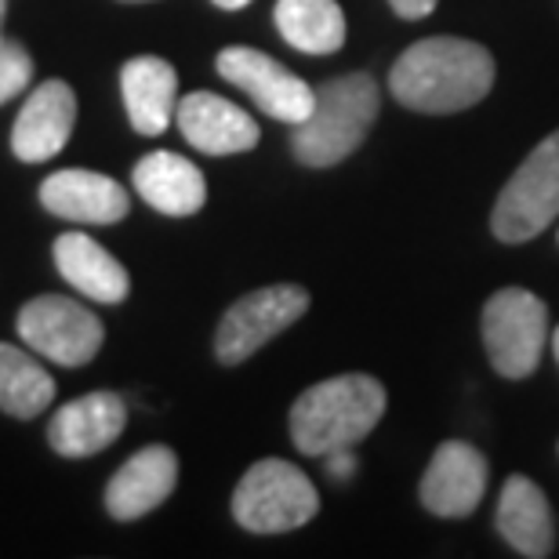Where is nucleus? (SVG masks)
I'll return each instance as SVG.
<instances>
[{"label":"nucleus","mask_w":559,"mask_h":559,"mask_svg":"<svg viewBox=\"0 0 559 559\" xmlns=\"http://www.w3.org/2000/svg\"><path fill=\"white\" fill-rule=\"evenodd\" d=\"M128 425V404L117 393H84L55 411L48 443L59 457H92L120 440Z\"/></svg>","instance_id":"nucleus-12"},{"label":"nucleus","mask_w":559,"mask_h":559,"mask_svg":"<svg viewBox=\"0 0 559 559\" xmlns=\"http://www.w3.org/2000/svg\"><path fill=\"white\" fill-rule=\"evenodd\" d=\"M276 29L295 51L334 55L345 44V15L338 0H276Z\"/></svg>","instance_id":"nucleus-20"},{"label":"nucleus","mask_w":559,"mask_h":559,"mask_svg":"<svg viewBox=\"0 0 559 559\" xmlns=\"http://www.w3.org/2000/svg\"><path fill=\"white\" fill-rule=\"evenodd\" d=\"M320 512L312 479L284 457L254 462L233 490V520L251 534L298 531Z\"/></svg>","instance_id":"nucleus-4"},{"label":"nucleus","mask_w":559,"mask_h":559,"mask_svg":"<svg viewBox=\"0 0 559 559\" xmlns=\"http://www.w3.org/2000/svg\"><path fill=\"white\" fill-rule=\"evenodd\" d=\"M487 457L473 443L447 440L436 447L432 462L421 476V506L443 520L473 516L487 495Z\"/></svg>","instance_id":"nucleus-10"},{"label":"nucleus","mask_w":559,"mask_h":559,"mask_svg":"<svg viewBox=\"0 0 559 559\" xmlns=\"http://www.w3.org/2000/svg\"><path fill=\"white\" fill-rule=\"evenodd\" d=\"M178 484V457L171 447H142L117 468L106 487V509L120 523L142 520L145 512L160 509Z\"/></svg>","instance_id":"nucleus-14"},{"label":"nucleus","mask_w":559,"mask_h":559,"mask_svg":"<svg viewBox=\"0 0 559 559\" xmlns=\"http://www.w3.org/2000/svg\"><path fill=\"white\" fill-rule=\"evenodd\" d=\"M328 473L334 476V479H349L353 473H356V454H353V447H345V451H331L328 457Z\"/></svg>","instance_id":"nucleus-23"},{"label":"nucleus","mask_w":559,"mask_h":559,"mask_svg":"<svg viewBox=\"0 0 559 559\" xmlns=\"http://www.w3.org/2000/svg\"><path fill=\"white\" fill-rule=\"evenodd\" d=\"M135 193L160 215L189 218L207 204L204 171L178 153H150L135 164Z\"/></svg>","instance_id":"nucleus-18"},{"label":"nucleus","mask_w":559,"mask_h":559,"mask_svg":"<svg viewBox=\"0 0 559 559\" xmlns=\"http://www.w3.org/2000/svg\"><path fill=\"white\" fill-rule=\"evenodd\" d=\"M4 11H8V0H0V22H4Z\"/></svg>","instance_id":"nucleus-27"},{"label":"nucleus","mask_w":559,"mask_h":559,"mask_svg":"<svg viewBox=\"0 0 559 559\" xmlns=\"http://www.w3.org/2000/svg\"><path fill=\"white\" fill-rule=\"evenodd\" d=\"M385 404V385L371 374L328 378L306 389L290 407V443L309 457L356 447L382 421Z\"/></svg>","instance_id":"nucleus-2"},{"label":"nucleus","mask_w":559,"mask_h":559,"mask_svg":"<svg viewBox=\"0 0 559 559\" xmlns=\"http://www.w3.org/2000/svg\"><path fill=\"white\" fill-rule=\"evenodd\" d=\"M215 70L222 81L240 87L262 114L284 120V124H301L312 114V103H317V87H309L298 73H290L287 66H280L273 55L259 48L233 44V48L218 51Z\"/></svg>","instance_id":"nucleus-9"},{"label":"nucleus","mask_w":559,"mask_h":559,"mask_svg":"<svg viewBox=\"0 0 559 559\" xmlns=\"http://www.w3.org/2000/svg\"><path fill=\"white\" fill-rule=\"evenodd\" d=\"M495 87V59L484 44L462 37H429L400 55L389 92L415 114H462L484 103Z\"/></svg>","instance_id":"nucleus-1"},{"label":"nucleus","mask_w":559,"mask_h":559,"mask_svg":"<svg viewBox=\"0 0 559 559\" xmlns=\"http://www.w3.org/2000/svg\"><path fill=\"white\" fill-rule=\"evenodd\" d=\"M33 81V59L29 51L15 40H0V106L19 92H26Z\"/></svg>","instance_id":"nucleus-22"},{"label":"nucleus","mask_w":559,"mask_h":559,"mask_svg":"<svg viewBox=\"0 0 559 559\" xmlns=\"http://www.w3.org/2000/svg\"><path fill=\"white\" fill-rule=\"evenodd\" d=\"M19 334L33 353L59 367L92 364L106 342V328L87 306L62 295H40L19 309Z\"/></svg>","instance_id":"nucleus-8"},{"label":"nucleus","mask_w":559,"mask_h":559,"mask_svg":"<svg viewBox=\"0 0 559 559\" xmlns=\"http://www.w3.org/2000/svg\"><path fill=\"white\" fill-rule=\"evenodd\" d=\"M559 218V131L542 139L501 186L490 233L501 243H527Z\"/></svg>","instance_id":"nucleus-5"},{"label":"nucleus","mask_w":559,"mask_h":559,"mask_svg":"<svg viewBox=\"0 0 559 559\" xmlns=\"http://www.w3.org/2000/svg\"><path fill=\"white\" fill-rule=\"evenodd\" d=\"M549 342V306L527 287H501L484 306V349L501 378H531Z\"/></svg>","instance_id":"nucleus-6"},{"label":"nucleus","mask_w":559,"mask_h":559,"mask_svg":"<svg viewBox=\"0 0 559 559\" xmlns=\"http://www.w3.org/2000/svg\"><path fill=\"white\" fill-rule=\"evenodd\" d=\"M309 309V290L298 284L259 287L233 301L215 331V356L222 367H237L270 345L280 331L298 323Z\"/></svg>","instance_id":"nucleus-7"},{"label":"nucleus","mask_w":559,"mask_h":559,"mask_svg":"<svg viewBox=\"0 0 559 559\" xmlns=\"http://www.w3.org/2000/svg\"><path fill=\"white\" fill-rule=\"evenodd\" d=\"M76 124V95L66 81H44L29 92L11 128V153L22 164H44L66 150Z\"/></svg>","instance_id":"nucleus-11"},{"label":"nucleus","mask_w":559,"mask_h":559,"mask_svg":"<svg viewBox=\"0 0 559 559\" xmlns=\"http://www.w3.org/2000/svg\"><path fill=\"white\" fill-rule=\"evenodd\" d=\"M215 4H218L222 11H240V8H248L251 0H215Z\"/></svg>","instance_id":"nucleus-25"},{"label":"nucleus","mask_w":559,"mask_h":559,"mask_svg":"<svg viewBox=\"0 0 559 559\" xmlns=\"http://www.w3.org/2000/svg\"><path fill=\"white\" fill-rule=\"evenodd\" d=\"M40 204L66 222L114 226L131 211V197L109 175L66 167V171H55L40 182Z\"/></svg>","instance_id":"nucleus-13"},{"label":"nucleus","mask_w":559,"mask_h":559,"mask_svg":"<svg viewBox=\"0 0 559 559\" xmlns=\"http://www.w3.org/2000/svg\"><path fill=\"white\" fill-rule=\"evenodd\" d=\"M552 353H556V364H559V331L552 334Z\"/></svg>","instance_id":"nucleus-26"},{"label":"nucleus","mask_w":559,"mask_h":559,"mask_svg":"<svg viewBox=\"0 0 559 559\" xmlns=\"http://www.w3.org/2000/svg\"><path fill=\"white\" fill-rule=\"evenodd\" d=\"M120 95H124L128 120L139 135H164L178 109V73L171 62L156 55L128 59L120 70Z\"/></svg>","instance_id":"nucleus-17"},{"label":"nucleus","mask_w":559,"mask_h":559,"mask_svg":"<svg viewBox=\"0 0 559 559\" xmlns=\"http://www.w3.org/2000/svg\"><path fill=\"white\" fill-rule=\"evenodd\" d=\"M55 378L29 353L0 342V411L11 418H37L51 407Z\"/></svg>","instance_id":"nucleus-21"},{"label":"nucleus","mask_w":559,"mask_h":559,"mask_svg":"<svg viewBox=\"0 0 559 559\" xmlns=\"http://www.w3.org/2000/svg\"><path fill=\"white\" fill-rule=\"evenodd\" d=\"M178 131L193 150L207 156H233L248 153L259 145L262 131L254 124V117L243 114L240 106H233L229 98L211 95V92H193L186 95L175 109Z\"/></svg>","instance_id":"nucleus-15"},{"label":"nucleus","mask_w":559,"mask_h":559,"mask_svg":"<svg viewBox=\"0 0 559 559\" xmlns=\"http://www.w3.org/2000/svg\"><path fill=\"white\" fill-rule=\"evenodd\" d=\"M389 8H393L400 19H425L436 8V0H389Z\"/></svg>","instance_id":"nucleus-24"},{"label":"nucleus","mask_w":559,"mask_h":559,"mask_svg":"<svg viewBox=\"0 0 559 559\" xmlns=\"http://www.w3.org/2000/svg\"><path fill=\"white\" fill-rule=\"evenodd\" d=\"M55 270L62 273L66 284H73L81 295L103 306H120L131 290V276L103 243L92 240L87 233H62L55 240Z\"/></svg>","instance_id":"nucleus-19"},{"label":"nucleus","mask_w":559,"mask_h":559,"mask_svg":"<svg viewBox=\"0 0 559 559\" xmlns=\"http://www.w3.org/2000/svg\"><path fill=\"white\" fill-rule=\"evenodd\" d=\"M495 527L520 556L545 559L556 545V520L549 498L527 476H509L501 487Z\"/></svg>","instance_id":"nucleus-16"},{"label":"nucleus","mask_w":559,"mask_h":559,"mask_svg":"<svg viewBox=\"0 0 559 559\" xmlns=\"http://www.w3.org/2000/svg\"><path fill=\"white\" fill-rule=\"evenodd\" d=\"M382 109V92L371 73H342L317 87L312 114L295 124L290 153L306 167H334L364 145Z\"/></svg>","instance_id":"nucleus-3"},{"label":"nucleus","mask_w":559,"mask_h":559,"mask_svg":"<svg viewBox=\"0 0 559 559\" xmlns=\"http://www.w3.org/2000/svg\"><path fill=\"white\" fill-rule=\"evenodd\" d=\"M120 4H145V0H120Z\"/></svg>","instance_id":"nucleus-28"}]
</instances>
